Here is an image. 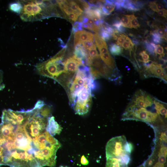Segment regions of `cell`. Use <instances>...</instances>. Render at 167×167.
I'll list each match as a JSON object with an SVG mask.
<instances>
[{"mask_svg": "<svg viewBox=\"0 0 167 167\" xmlns=\"http://www.w3.org/2000/svg\"><path fill=\"white\" fill-rule=\"evenodd\" d=\"M28 116L12 113L6 119L9 131L6 138V165L10 167L49 166L50 157L45 143L29 136L25 128Z\"/></svg>", "mask_w": 167, "mask_h": 167, "instance_id": "obj_1", "label": "cell"}, {"mask_svg": "<svg viewBox=\"0 0 167 167\" xmlns=\"http://www.w3.org/2000/svg\"><path fill=\"white\" fill-rule=\"evenodd\" d=\"M64 50L48 60L39 63L36 67L38 74L53 79L65 88Z\"/></svg>", "mask_w": 167, "mask_h": 167, "instance_id": "obj_2", "label": "cell"}, {"mask_svg": "<svg viewBox=\"0 0 167 167\" xmlns=\"http://www.w3.org/2000/svg\"><path fill=\"white\" fill-rule=\"evenodd\" d=\"M22 10L19 14L24 21H40L49 17L53 6L50 1H21Z\"/></svg>", "mask_w": 167, "mask_h": 167, "instance_id": "obj_3", "label": "cell"}, {"mask_svg": "<svg viewBox=\"0 0 167 167\" xmlns=\"http://www.w3.org/2000/svg\"><path fill=\"white\" fill-rule=\"evenodd\" d=\"M133 149V146L127 141L124 136L113 138L108 142L106 145V158H120L129 164L130 161V154Z\"/></svg>", "mask_w": 167, "mask_h": 167, "instance_id": "obj_4", "label": "cell"}, {"mask_svg": "<svg viewBox=\"0 0 167 167\" xmlns=\"http://www.w3.org/2000/svg\"><path fill=\"white\" fill-rule=\"evenodd\" d=\"M92 78L87 82L78 93L73 107L76 114L83 115L88 113L91 103V90L95 87Z\"/></svg>", "mask_w": 167, "mask_h": 167, "instance_id": "obj_5", "label": "cell"}, {"mask_svg": "<svg viewBox=\"0 0 167 167\" xmlns=\"http://www.w3.org/2000/svg\"><path fill=\"white\" fill-rule=\"evenodd\" d=\"M123 118L133 119L148 123L155 122L158 118V114L148 110L144 108H136L129 105L124 116Z\"/></svg>", "mask_w": 167, "mask_h": 167, "instance_id": "obj_6", "label": "cell"}, {"mask_svg": "<svg viewBox=\"0 0 167 167\" xmlns=\"http://www.w3.org/2000/svg\"><path fill=\"white\" fill-rule=\"evenodd\" d=\"M154 98L142 90H139L135 93L129 105L136 108H145L152 106Z\"/></svg>", "mask_w": 167, "mask_h": 167, "instance_id": "obj_7", "label": "cell"}, {"mask_svg": "<svg viewBox=\"0 0 167 167\" xmlns=\"http://www.w3.org/2000/svg\"><path fill=\"white\" fill-rule=\"evenodd\" d=\"M75 46L82 44L85 42L90 41L93 43L94 39L93 34L85 30L77 32L74 35Z\"/></svg>", "mask_w": 167, "mask_h": 167, "instance_id": "obj_8", "label": "cell"}, {"mask_svg": "<svg viewBox=\"0 0 167 167\" xmlns=\"http://www.w3.org/2000/svg\"><path fill=\"white\" fill-rule=\"evenodd\" d=\"M62 128L55 120L53 116H51L49 119L46 128V131L52 136L59 134L62 131Z\"/></svg>", "mask_w": 167, "mask_h": 167, "instance_id": "obj_9", "label": "cell"}, {"mask_svg": "<svg viewBox=\"0 0 167 167\" xmlns=\"http://www.w3.org/2000/svg\"><path fill=\"white\" fill-rule=\"evenodd\" d=\"M128 164L116 157L107 158L106 167H128Z\"/></svg>", "mask_w": 167, "mask_h": 167, "instance_id": "obj_10", "label": "cell"}, {"mask_svg": "<svg viewBox=\"0 0 167 167\" xmlns=\"http://www.w3.org/2000/svg\"><path fill=\"white\" fill-rule=\"evenodd\" d=\"M100 57L109 68L111 69H115L116 68L114 60L109 52L104 54H100Z\"/></svg>", "mask_w": 167, "mask_h": 167, "instance_id": "obj_11", "label": "cell"}, {"mask_svg": "<svg viewBox=\"0 0 167 167\" xmlns=\"http://www.w3.org/2000/svg\"><path fill=\"white\" fill-rule=\"evenodd\" d=\"M154 104L155 105V108L157 114L165 116V117L166 118L167 110L163 103L154 98Z\"/></svg>", "mask_w": 167, "mask_h": 167, "instance_id": "obj_12", "label": "cell"}, {"mask_svg": "<svg viewBox=\"0 0 167 167\" xmlns=\"http://www.w3.org/2000/svg\"><path fill=\"white\" fill-rule=\"evenodd\" d=\"M121 7L130 11L136 12L140 10L132 1H124L121 4Z\"/></svg>", "mask_w": 167, "mask_h": 167, "instance_id": "obj_13", "label": "cell"}, {"mask_svg": "<svg viewBox=\"0 0 167 167\" xmlns=\"http://www.w3.org/2000/svg\"><path fill=\"white\" fill-rule=\"evenodd\" d=\"M109 48L111 54L114 56L121 55L123 51V49L121 46L115 44H111Z\"/></svg>", "mask_w": 167, "mask_h": 167, "instance_id": "obj_14", "label": "cell"}, {"mask_svg": "<svg viewBox=\"0 0 167 167\" xmlns=\"http://www.w3.org/2000/svg\"><path fill=\"white\" fill-rule=\"evenodd\" d=\"M22 5L20 1H16L11 3L9 8L11 11L20 14L22 10Z\"/></svg>", "mask_w": 167, "mask_h": 167, "instance_id": "obj_15", "label": "cell"}, {"mask_svg": "<svg viewBox=\"0 0 167 167\" xmlns=\"http://www.w3.org/2000/svg\"><path fill=\"white\" fill-rule=\"evenodd\" d=\"M94 36L95 43L98 49L103 46H107L106 42L99 35L95 34Z\"/></svg>", "mask_w": 167, "mask_h": 167, "instance_id": "obj_16", "label": "cell"}, {"mask_svg": "<svg viewBox=\"0 0 167 167\" xmlns=\"http://www.w3.org/2000/svg\"><path fill=\"white\" fill-rule=\"evenodd\" d=\"M144 44L149 53L151 54L154 55L156 45L154 43H150L147 40L144 41Z\"/></svg>", "mask_w": 167, "mask_h": 167, "instance_id": "obj_17", "label": "cell"}, {"mask_svg": "<svg viewBox=\"0 0 167 167\" xmlns=\"http://www.w3.org/2000/svg\"><path fill=\"white\" fill-rule=\"evenodd\" d=\"M129 19L132 28L138 29L140 25L137 18L134 15H126Z\"/></svg>", "mask_w": 167, "mask_h": 167, "instance_id": "obj_18", "label": "cell"}, {"mask_svg": "<svg viewBox=\"0 0 167 167\" xmlns=\"http://www.w3.org/2000/svg\"><path fill=\"white\" fill-rule=\"evenodd\" d=\"M114 1H106L103 5L110 13L114 10L115 5L114 4Z\"/></svg>", "mask_w": 167, "mask_h": 167, "instance_id": "obj_19", "label": "cell"}, {"mask_svg": "<svg viewBox=\"0 0 167 167\" xmlns=\"http://www.w3.org/2000/svg\"><path fill=\"white\" fill-rule=\"evenodd\" d=\"M69 7L74 13L77 12L83 13V11L80 8L78 5L75 2L68 1Z\"/></svg>", "mask_w": 167, "mask_h": 167, "instance_id": "obj_20", "label": "cell"}, {"mask_svg": "<svg viewBox=\"0 0 167 167\" xmlns=\"http://www.w3.org/2000/svg\"><path fill=\"white\" fill-rule=\"evenodd\" d=\"M122 25L124 27L129 28H132L130 20L126 15H124L121 20Z\"/></svg>", "mask_w": 167, "mask_h": 167, "instance_id": "obj_21", "label": "cell"}, {"mask_svg": "<svg viewBox=\"0 0 167 167\" xmlns=\"http://www.w3.org/2000/svg\"><path fill=\"white\" fill-rule=\"evenodd\" d=\"M101 32L100 34L101 38L104 40V41H108L112 37V35L110 34L104 30H103L102 28H100Z\"/></svg>", "mask_w": 167, "mask_h": 167, "instance_id": "obj_22", "label": "cell"}, {"mask_svg": "<svg viewBox=\"0 0 167 167\" xmlns=\"http://www.w3.org/2000/svg\"><path fill=\"white\" fill-rule=\"evenodd\" d=\"M83 25V23L82 22L78 21L75 22L74 24L73 28V33L75 34L77 32L82 30Z\"/></svg>", "mask_w": 167, "mask_h": 167, "instance_id": "obj_23", "label": "cell"}, {"mask_svg": "<svg viewBox=\"0 0 167 167\" xmlns=\"http://www.w3.org/2000/svg\"><path fill=\"white\" fill-rule=\"evenodd\" d=\"M152 40L154 43L156 44L161 43L162 41L161 38L155 31H154L152 33Z\"/></svg>", "mask_w": 167, "mask_h": 167, "instance_id": "obj_24", "label": "cell"}, {"mask_svg": "<svg viewBox=\"0 0 167 167\" xmlns=\"http://www.w3.org/2000/svg\"><path fill=\"white\" fill-rule=\"evenodd\" d=\"M139 55L141 57L142 59V62L144 63H146L150 60L149 59V54L146 52V51H143L139 53Z\"/></svg>", "mask_w": 167, "mask_h": 167, "instance_id": "obj_25", "label": "cell"}, {"mask_svg": "<svg viewBox=\"0 0 167 167\" xmlns=\"http://www.w3.org/2000/svg\"><path fill=\"white\" fill-rule=\"evenodd\" d=\"M82 44L85 50H90L95 45L93 43L90 41L84 42Z\"/></svg>", "mask_w": 167, "mask_h": 167, "instance_id": "obj_26", "label": "cell"}, {"mask_svg": "<svg viewBox=\"0 0 167 167\" xmlns=\"http://www.w3.org/2000/svg\"><path fill=\"white\" fill-rule=\"evenodd\" d=\"M127 36L124 34L121 33L120 36H119L117 39L116 43L118 45L121 46L125 40V38Z\"/></svg>", "mask_w": 167, "mask_h": 167, "instance_id": "obj_27", "label": "cell"}, {"mask_svg": "<svg viewBox=\"0 0 167 167\" xmlns=\"http://www.w3.org/2000/svg\"><path fill=\"white\" fill-rule=\"evenodd\" d=\"M162 38H164V35L167 29L164 28L157 29L154 31Z\"/></svg>", "mask_w": 167, "mask_h": 167, "instance_id": "obj_28", "label": "cell"}, {"mask_svg": "<svg viewBox=\"0 0 167 167\" xmlns=\"http://www.w3.org/2000/svg\"><path fill=\"white\" fill-rule=\"evenodd\" d=\"M155 53L157 54L162 55L164 53V49L163 46L160 45H156V48L155 50Z\"/></svg>", "mask_w": 167, "mask_h": 167, "instance_id": "obj_29", "label": "cell"}, {"mask_svg": "<svg viewBox=\"0 0 167 167\" xmlns=\"http://www.w3.org/2000/svg\"><path fill=\"white\" fill-rule=\"evenodd\" d=\"M167 147L166 146H162L158 152V156H164L166 157H167Z\"/></svg>", "mask_w": 167, "mask_h": 167, "instance_id": "obj_30", "label": "cell"}, {"mask_svg": "<svg viewBox=\"0 0 167 167\" xmlns=\"http://www.w3.org/2000/svg\"><path fill=\"white\" fill-rule=\"evenodd\" d=\"M160 140L161 143L162 144V146H165L167 143V135L165 132H162L161 135Z\"/></svg>", "mask_w": 167, "mask_h": 167, "instance_id": "obj_31", "label": "cell"}, {"mask_svg": "<svg viewBox=\"0 0 167 167\" xmlns=\"http://www.w3.org/2000/svg\"><path fill=\"white\" fill-rule=\"evenodd\" d=\"M3 71L0 70V90H3L5 88V85L3 81Z\"/></svg>", "mask_w": 167, "mask_h": 167, "instance_id": "obj_32", "label": "cell"}, {"mask_svg": "<svg viewBox=\"0 0 167 167\" xmlns=\"http://www.w3.org/2000/svg\"><path fill=\"white\" fill-rule=\"evenodd\" d=\"M69 19L75 21L78 19V17L74 13H71L67 15Z\"/></svg>", "mask_w": 167, "mask_h": 167, "instance_id": "obj_33", "label": "cell"}, {"mask_svg": "<svg viewBox=\"0 0 167 167\" xmlns=\"http://www.w3.org/2000/svg\"><path fill=\"white\" fill-rule=\"evenodd\" d=\"M149 6L151 9L154 11L158 12L157 7V4L155 2H151L149 3Z\"/></svg>", "mask_w": 167, "mask_h": 167, "instance_id": "obj_34", "label": "cell"}, {"mask_svg": "<svg viewBox=\"0 0 167 167\" xmlns=\"http://www.w3.org/2000/svg\"><path fill=\"white\" fill-rule=\"evenodd\" d=\"M80 2L84 8L85 11L90 9V7L87 1H81Z\"/></svg>", "mask_w": 167, "mask_h": 167, "instance_id": "obj_35", "label": "cell"}, {"mask_svg": "<svg viewBox=\"0 0 167 167\" xmlns=\"http://www.w3.org/2000/svg\"><path fill=\"white\" fill-rule=\"evenodd\" d=\"M100 54H104L109 52L107 46H103L99 49Z\"/></svg>", "mask_w": 167, "mask_h": 167, "instance_id": "obj_36", "label": "cell"}, {"mask_svg": "<svg viewBox=\"0 0 167 167\" xmlns=\"http://www.w3.org/2000/svg\"><path fill=\"white\" fill-rule=\"evenodd\" d=\"M157 14L160 16L166 18L167 17V10L165 9H163L162 10L158 11L157 12Z\"/></svg>", "mask_w": 167, "mask_h": 167, "instance_id": "obj_37", "label": "cell"}, {"mask_svg": "<svg viewBox=\"0 0 167 167\" xmlns=\"http://www.w3.org/2000/svg\"><path fill=\"white\" fill-rule=\"evenodd\" d=\"M81 162L84 165H87L89 164V161L84 155L82 156L81 158Z\"/></svg>", "mask_w": 167, "mask_h": 167, "instance_id": "obj_38", "label": "cell"}, {"mask_svg": "<svg viewBox=\"0 0 167 167\" xmlns=\"http://www.w3.org/2000/svg\"><path fill=\"white\" fill-rule=\"evenodd\" d=\"M117 30L119 32L124 34L126 31V29L125 27L121 25L117 29Z\"/></svg>", "mask_w": 167, "mask_h": 167, "instance_id": "obj_39", "label": "cell"}, {"mask_svg": "<svg viewBox=\"0 0 167 167\" xmlns=\"http://www.w3.org/2000/svg\"><path fill=\"white\" fill-rule=\"evenodd\" d=\"M166 157L164 156H160L158 158V161L159 163H161L164 164L166 163Z\"/></svg>", "mask_w": 167, "mask_h": 167, "instance_id": "obj_40", "label": "cell"}, {"mask_svg": "<svg viewBox=\"0 0 167 167\" xmlns=\"http://www.w3.org/2000/svg\"><path fill=\"white\" fill-rule=\"evenodd\" d=\"M157 7L158 11L162 10L164 9V6L162 4H157Z\"/></svg>", "mask_w": 167, "mask_h": 167, "instance_id": "obj_41", "label": "cell"}, {"mask_svg": "<svg viewBox=\"0 0 167 167\" xmlns=\"http://www.w3.org/2000/svg\"><path fill=\"white\" fill-rule=\"evenodd\" d=\"M132 42L134 45L137 46L140 44V43L138 40L135 38H132Z\"/></svg>", "mask_w": 167, "mask_h": 167, "instance_id": "obj_42", "label": "cell"}, {"mask_svg": "<svg viewBox=\"0 0 167 167\" xmlns=\"http://www.w3.org/2000/svg\"><path fill=\"white\" fill-rule=\"evenodd\" d=\"M89 20V19L88 18L82 15V23L85 24L88 22Z\"/></svg>", "mask_w": 167, "mask_h": 167, "instance_id": "obj_43", "label": "cell"}, {"mask_svg": "<svg viewBox=\"0 0 167 167\" xmlns=\"http://www.w3.org/2000/svg\"><path fill=\"white\" fill-rule=\"evenodd\" d=\"M153 167H164V164L158 162Z\"/></svg>", "mask_w": 167, "mask_h": 167, "instance_id": "obj_44", "label": "cell"}, {"mask_svg": "<svg viewBox=\"0 0 167 167\" xmlns=\"http://www.w3.org/2000/svg\"><path fill=\"white\" fill-rule=\"evenodd\" d=\"M153 161L152 160H149L148 162V165L149 166H152L153 164Z\"/></svg>", "mask_w": 167, "mask_h": 167, "instance_id": "obj_45", "label": "cell"}, {"mask_svg": "<svg viewBox=\"0 0 167 167\" xmlns=\"http://www.w3.org/2000/svg\"><path fill=\"white\" fill-rule=\"evenodd\" d=\"M164 38H165V40L167 41V31H166L164 35Z\"/></svg>", "mask_w": 167, "mask_h": 167, "instance_id": "obj_46", "label": "cell"}, {"mask_svg": "<svg viewBox=\"0 0 167 167\" xmlns=\"http://www.w3.org/2000/svg\"><path fill=\"white\" fill-rule=\"evenodd\" d=\"M59 167H68L67 166H60Z\"/></svg>", "mask_w": 167, "mask_h": 167, "instance_id": "obj_47", "label": "cell"}]
</instances>
